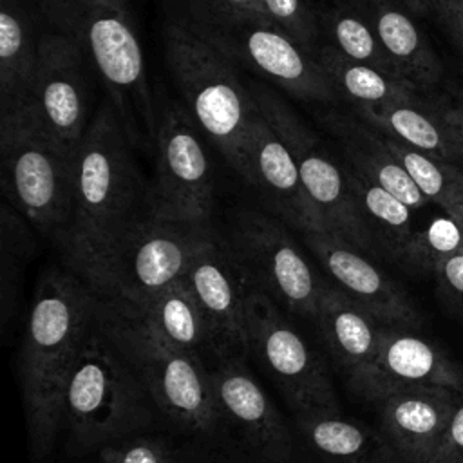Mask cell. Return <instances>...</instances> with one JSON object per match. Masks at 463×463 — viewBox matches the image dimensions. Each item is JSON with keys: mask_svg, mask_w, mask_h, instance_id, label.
<instances>
[{"mask_svg": "<svg viewBox=\"0 0 463 463\" xmlns=\"http://www.w3.org/2000/svg\"><path fill=\"white\" fill-rule=\"evenodd\" d=\"M130 141L107 99L89 123L72 157L71 217L63 266L99 289L105 271L128 232L148 213V183Z\"/></svg>", "mask_w": 463, "mask_h": 463, "instance_id": "6da1fadb", "label": "cell"}, {"mask_svg": "<svg viewBox=\"0 0 463 463\" xmlns=\"http://www.w3.org/2000/svg\"><path fill=\"white\" fill-rule=\"evenodd\" d=\"M98 307L99 293L67 266H49L40 275L18 353L33 463H47L63 432L67 383Z\"/></svg>", "mask_w": 463, "mask_h": 463, "instance_id": "7a4b0ae2", "label": "cell"}, {"mask_svg": "<svg viewBox=\"0 0 463 463\" xmlns=\"http://www.w3.org/2000/svg\"><path fill=\"white\" fill-rule=\"evenodd\" d=\"M98 324L152 396L170 434L239 454L217 405L208 369L197 358L166 340L121 298L99 295Z\"/></svg>", "mask_w": 463, "mask_h": 463, "instance_id": "3957f363", "label": "cell"}, {"mask_svg": "<svg viewBox=\"0 0 463 463\" xmlns=\"http://www.w3.org/2000/svg\"><path fill=\"white\" fill-rule=\"evenodd\" d=\"M36 11L94 65L130 145L154 152L159 114L128 0H36Z\"/></svg>", "mask_w": 463, "mask_h": 463, "instance_id": "277c9868", "label": "cell"}, {"mask_svg": "<svg viewBox=\"0 0 463 463\" xmlns=\"http://www.w3.org/2000/svg\"><path fill=\"white\" fill-rule=\"evenodd\" d=\"M146 430L166 429L152 396L96 317L65 391L67 452L96 454L114 441Z\"/></svg>", "mask_w": 463, "mask_h": 463, "instance_id": "5b68a950", "label": "cell"}, {"mask_svg": "<svg viewBox=\"0 0 463 463\" xmlns=\"http://www.w3.org/2000/svg\"><path fill=\"white\" fill-rule=\"evenodd\" d=\"M163 42L184 109L241 174L244 143L257 107L251 92L241 83L233 61L204 40L183 13L165 18Z\"/></svg>", "mask_w": 463, "mask_h": 463, "instance_id": "8992f818", "label": "cell"}, {"mask_svg": "<svg viewBox=\"0 0 463 463\" xmlns=\"http://www.w3.org/2000/svg\"><path fill=\"white\" fill-rule=\"evenodd\" d=\"M2 190L36 230L60 248L72 199V157L34 119L27 105L0 116Z\"/></svg>", "mask_w": 463, "mask_h": 463, "instance_id": "52a82bcc", "label": "cell"}, {"mask_svg": "<svg viewBox=\"0 0 463 463\" xmlns=\"http://www.w3.org/2000/svg\"><path fill=\"white\" fill-rule=\"evenodd\" d=\"M250 356L279 387L291 412L320 409L342 412L329 371L302 338L288 313L253 284L246 302Z\"/></svg>", "mask_w": 463, "mask_h": 463, "instance_id": "ba28073f", "label": "cell"}, {"mask_svg": "<svg viewBox=\"0 0 463 463\" xmlns=\"http://www.w3.org/2000/svg\"><path fill=\"white\" fill-rule=\"evenodd\" d=\"M250 92L257 109L288 145L326 232L342 237L362 251L374 250L354 203L344 161L335 159L322 139L269 89L253 85Z\"/></svg>", "mask_w": 463, "mask_h": 463, "instance_id": "9c48e42d", "label": "cell"}, {"mask_svg": "<svg viewBox=\"0 0 463 463\" xmlns=\"http://www.w3.org/2000/svg\"><path fill=\"white\" fill-rule=\"evenodd\" d=\"M212 230V222L168 221L148 210L116 250L98 293L139 300L183 280Z\"/></svg>", "mask_w": 463, "mask_h": 463, "instance_id": "30bf717a", "label": "cell"}, {"mask_svg": "<svg viewBox=\"0 0 463 463\" xmlns=\"http://www.w3.org/2000/svg\"><path fill=\"white\" fill-rule=\"evenodd\" d=\"M228 242L257 288L286 313L315 324L322 279L315 275L284 222L255 210H241L230 226Z\"/></svg>", "mask_w": 463, "mask_h": 463, "instance_id": "8fae6325", "label": "cell"}, {"mask_svg": "<svg viewBox=\"0 0 463 463\" xmlns=\"http://www.w3.org/2000/svg\"><path fill=\"white\" fill-rule=\"evenodd\" d=\"M156 175L148 183L150 212L161 219L210 222L213 181L201 130L183 105L159 114Z\"/></svg>", "mask_w": 463, "mask_h": 463, "instance_id": "7c38bea8", "label": "cell"}, {"mask_svg": "<svg viewBox=\"0 0 463 463\" xmlns=\"http://www.w3.org/2000/svg\"><path fill=\"white\" fill-rule=\"evenodd\" d=\"M246 358L226 356L208 369L210 383L239 456L246 463H309L293 423L257 382Z\"/></svg>", "mask_w": 463, "mask_h": 463, "instance_id": "4fadbf2b", "label": "cell"}, {"mask_svg": "<svg viewBox=\"0 0 463 463\" xmlns=\"http://www.w3.org/2000/svg\"><path fill=\"white\" fill-rule=\"evenodd\" d=\"M190 24L232 61L269 78L297 98L311 101L340 98L317 58L302 51L266 16L226 25H199L192 20Z\"/></svg>", "mask_w": 463, "mask_h": 463, "instance_id": "5bb4252c", "label": "cell"}, {"mask_svg": "<svg viewBox=\"0 0 463 463\" xmlns=\"http://www.w3.org/2000/svg\"><path fill=\"white\" fill-rule=\"evenodd\" d=\"M81 65L83 52L71 38L58 31H42L27 109L71 156L87 130Z\"/></svg>", "mask_w": 463, "mask_h": 463, "instance_id": "9a60e30c", "label": "cell"}, {"mask_svg": "<svg viewBox=\"0 0 463 463\" xmlns=\"http://www.w3.org/2000/svg\"><path fill=\"white\" fill-rule=\"evenodd\" d=\"M183 282L208 317L226 353L248 360L246 302L253 282L228 239L212 230L195 251Z\"/></svg>", "mask_w": 463, "mask_h": 463, "instance_id": "2e32d148", "label": "cell"}, {"mask_svg": "<svg viewBox=\"0 0 463 463\" xmlns=\"http://www.w3.org/2000/svg\"><path fill=\"white\" fill-rule=\"evenodd\" d=\"M302 239L333 284L380 324L420 329L423 318L407 291L373 264L362 250L331 232H304Z\"/></svg>", "mask_w": 463, "mask_h": 463, "instance_id": "e0dca14e", "label": "cell"}, {"mask_svg": "<svg viewBox=\"0 0 463 463\" xmlns=\"http://www.w3.org/2000/svg\"><path fill=\"white\" fill-rule=\"evenodd\" d=\"M241 175L259 192L268 208L284 224L302 233L326 232L322 217L302 184L288 145L259 109L244 143Z\"/></svg>", "mask_w": 463, "mask_h": 463, "instance_id": "ac0fdd59", "label": "cell"}, {"mask_svg": "<svg viewBox=\"0 0 463 463\" xmlns=\"http://www.w3.org/2000/svg\"><path fill=\"white\" fill-rule=\"evenodd\" d=\"M349 387L369 403L391 391L411 387H443L463 392V369L416 329L382 324L371 371Z\"/></svg>", "mask_w": 463, "mask_h": 463, "instance_id": "d6986e66", "label": "cell"}, {"mask_svg": "<svg viewBox=\"0 0 463 463\" xmlns=\"http://www.w3.org/2000/svg\"><path fill=\"white\" fill-rule=\"evenodd\" d=\"M461 400V391L411 387L391 391L371 403L378 429L400 461L429 463Z\"/></svg>", "mask_w": 463, "mask_h": 463, "instance_id": "ffe728a7", "label": "cell"}, {"mask_svg": "<svg viewBox=\"0 0 463 463\" xmlns=\"http://www.w3.org/2000/svg\"><path fill=\"white\" fill-rule=\"evenodd\" d=\"M293 429L309 463H402L378 427L336 411H295Z\"/></svg>", "mask_w": 463, "mask_h": 463, "instance_id": "44dd1931", "label": "cell"}, {"mask_svg": "<svg viewBox=\"0 0 463 463\" xmlns=\"http://www.w3.org/2000/svg\"><path fill=\"white\" fill-rule=\"evenodd\" d=\"M315 326L349 385L371 371L378 353L382 324L338 286L324 279Z\"/></svg>", "mask_w": 463, "mask_h": 463, "instance_id": "7402d4cb", "label": "cell"}, {"mask_svg": "<svg viewBox=\"0 0 463 463\" xmlns=\"http://www.w3.org/2000/svg\"><path fill=\"white\" fill-rule=\"evenodd\" d=\"M318 121L335 137L344 161L364 177L383 186L411 210H420L429 203L394 157L380 130L362 121L356 114L336 109L320 112Z\"/></svg>", "mask_w": 463, "mask_h": 463, "instance_id": "603a6c76", "label": "cell"}, {"mask_svg": "<svg viewBox=\"0 0 463 463\" xmlns=\"http://www.w3.org/2000/svg\"><path fill=\"white\" fill-rule=\"evenodd\" d=\"M373 29L398 72L427 94L439 83L443 67L430 42L396 0H344Z\"/></svg>", "mask_w": 463, "mask_h": 463, "instance_id": "cb8c5ba5", "label": "cell"}, {"mask_svg": "<svg viewBox=\"0 0 463 463\" xmlns=\"http://www.w3.org/2000/svg\"><path fill=\"white\" fill-rule=\"evenodd\" d=\"M125 302H128L166 340L197 358L206 369H212L222 358L232 356L222 347L213 326L183 280L146 298Z\"/></svg>", "mask_w": 463, "mask_h": 463, "instance_id": "d4e9b609", "label": "cell"}, {"mask_svg": "<svg viewBox=\"0 0 463 463\" xmlns=\"http://www.w3.org/2000/svg\"><path fill=\"white\" fill-rule=\"evenodd\" d=\"M38 11L25 0H2L0 13V116L29 103L38 65Z\"/></svg>", "mask_w": 463, "mask_h": 463, "instance_id": "484cf974", "label": "cell"}, {"mask_svg": "<svg viewBox=\"0 0 463 463\" xmlns=\"http://www.w3.org/2000/svg\"><path fill=\"white\" fill-rule=\"evenodd\" d=\"M353 114L382 134L391 136L414 150L445 163L461 165L450 130L443 119L441 107L434 105L429 98L382 107H358L353 109Z\"/></svg>", "mask_w": 463, "mask_h": 463, "instance_id": "4316f807", "label": "cell"}, {"mask_svg": "<svg viewBox=\"0 0 463 463\" xmlns=\"http://www.w3.org/2000/svg\"><path fill=\"white\" fill-rule=\"evenodd\" d=\"M315 58L322 65L338 96L347 99L353 109L382 107L425 98V94L411 83L391 78L369 65L356 63L340 54L329 43H322Z\"/></svg>", "mask_w": 463, "mask_h": 463, "instance_id": "83f0119b", "label": "cell"}, {"mask_svg": "<svg viewBox=\"0 0 463 463\" xmlns=\"http://www.w3.org/2000/svg\"><path fill=\"white\" fill-rule=\"evenodd\" d=\"M344 165L354 203L369 232L373 246L382 250L391 260L396 262L414 235L411 208L383 186L364 177L345 161Z\"/></svg>", "mask_w": 463, "mask_h": 463, "instance_id": "f1b7e54d", "label": "cell"}, {"mask_svg": "<svg viewBox=\"0 0 463 463\" xmlns=\"http://www.w3.org/2000/svg\"><path fill=\"white\" fill-rule=\"evenodd\" d=\"M317 7L322 36L327 38L331 47L356 63L369 65L391 78L407 81L380 45L369 24L351 5L344 0H322Z\"/></svg>", "mask_w": 463, "mask_h": 463, "instance_id": "f546056e", "label": "cell"}, {"mask_svg": "<svg viewBox=\"0 0 463 463\" xmlns=\"http://www.w3.org/2000/svg\"><path fill=\"white\" fill-rule=\"evenodd\" d=\"M382 136L423 197L463 222V166L439 161L391 136Z\"/></svg>", "mask_w": 463, "mask_h": 463, "instance_id": "4dcf8cb0", "label": "cell"}, {"mask_svg": "<svg viewBox=\"0 0 463 463\" xmlns=\"http://www.w3.org/2000/svg\"><path fill=\"white\" fill-rule=\"evenodd\" d=\"M29 221L14 208L4 206L0 217V309L5 327L16 309L24 264L33 255L34 241Z\"/></svg>", "mask_w": 463, "mask_h": 463, "instance_id": "1f68e13d", "label": "cell"}, {"mask_svg": "<svg viewBox=\"0 0 463 463\" xmlns=\"http://www.w3.org/2000/svg\"><path fill=\"white\" fill-rule=\"evenodd\" d=\"M458 253H463V222L445 213L414 232L396 262L409 271L432 275L441 260Z\"/></svg>", "mask_w": 463, "mask_h": 463, "instance_id": "d6a6232c", "label": "cell"}, {"mask_svg": "<svg viewBox=\"0 0 463 463\" xmlns=\"http://www.w3.org/2000/svg\"><path fill=\"white\" fill-rule=\"evenodd\" d=\"M264 16L302 51L317 54L322 47L318 7L309 0H259Z\"/></svg>", "mask_w": 463, "mask_h": 463, "instance_id": "836d02e7", "label": "cell"}, {"mask_svg": "<svg viewBox=\"0 0 463 463\" xmlns=\"http://www.w3.org/2000/svg\"><path fill=\"white\" fill-rule=\"evenodd\" d=\"M177 438L168 430H146L114 441L96 452L94 463H174Z\"/></svg>", "mask_w": 463, "mask_h": 463, "instance_id": "e575fe53", "label": "cell"}, {"mask_svg": "<svg viewBox=\"0 0 463 463\" xmlns=\"http://www.w3.org/2000/svg\"><path fill=\"white\" fill-rule=\"evenodd\" d=\"M186 16L199 25H226L264 16L259 0H183Z\"/></svg>", "mask_w": 463, "mask_h": 463, "instance_id": "d590c367", "label": "cell"}, {"mask_svg": "<svg viewBox=\"0 0 463 463\" xmlns=\"http://www.w3.org/2000/svg\"><path fill=\"white\" fill-rule=\"evenodd\" d=\"M432 277L439 300L459 318H463V253L441 260Z\"/></svg>", "mask_w": 463, "mask_h": 463, "instance_id": "8d00e7d4", "label": "cell"}, {"mask_svg": "<svg viewBox=\"0 0 463 463\" xmlns=\"http://www.w3.org/2000/svg\"><path fill=\"white\" fill-rule=\"evenodd\" d=\"M174 463H246L233 450L213 443L177 439V452Z\"/></svg>", "mask_w": 463, "mask_h": 463, "instance_id": "74e56055", "label": "cell"}, {"mask_svg": "<svg viewBox=\"0 0 463 463\" xmlns=\"http://www.w3.org/2000/svg\"><path fill=\"white\" fill-rule=\"evenodd\" d=\"M429 463H463V400L454 409L441 441Z\"/></svg>", "mask_w": 463, "mask_h": 463, "instance_id": "f35d334b", "label": "cell"}, {"mask_svg": "<svg viewBox=\"0 0 463 463\" xmlns=\"http://www.w3.org/2000/svg\"><path fill=\"white\" fill-rule=\"evenodd\" d=\"M441 114H443V119H445V123L450 130L458 157L463 165V103L450 105V107L441 105Z\"/></svg>", "mask_w": 463, "mask_h": 463, "instance_id": "ab89813d", "label": "cell"}, {"mask_svg": "<svg viewBox=\"0 0 463 463\" xmlns=\"http://www.w3.org/2000/svg\"><path fill=\"white\" fill-rule=\"evenodd\" d=\"M434 16L445 29H463V0H439Z\"/></svg>", "mask_w": 463, "mask_h": 463, "instance_id": "60d3db41", "label": "cell"}, {"mask_svg": "<svg viewBox=\"0 0 463 463\" xmlns=\"http://www.w3.org/2000/svg\"><path fill=\"white\" fill-rule=\"evenodd\" d=\"M409 14L414 16H429L436 13V5L439 0H396Z\"/></svg>", "mask_w": 463, "mask_h": 463, "instance_id": "b9f144b4", "label": "cell"}, {"mask_svg": "<svg viewBox=\"0 0 463 463\" xmlns=\"http://www.w3.org/2000/svg\"><path fill=\"white\" fill-rule=\"evenodd\" d=\"M449 33L454 36V40L459 43V47L463 49V29H449Z\"/></svg>", "mask_w": 463, "mask_h": 463, "instance_id": "7bdbcfd3", "label": "cell"}]
</instances>
